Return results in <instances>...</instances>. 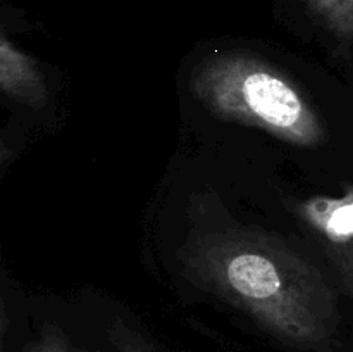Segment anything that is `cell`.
<instances>
[{"label":"cell","instance_id":"obj_7","mask_svg":"<svg viewBox=\"0 0 353 352\" xmlns=\"http://www.w3.org/2000/svg\"><path fill=\"white\" fill-rule=\"evenodd\" d=\"M24 352H76L68 338L54 328H47L37 340L30 342Z\"/></svg>","mask_w":353,"mask_h":352},{"label":"cell","instance_id":"obj_4","mask_svg":"<svg viewBox=\"0 0 353 352\" xmlns=\"http://www.w3.org/2000/svg\"><path fill=\"white\" fill-rule=\"evenodd\" d=\"M0 86L6 95L40 107L47 99V85L37 62L2 37L0 43Z\"/></svg>","mask_w":353,"mask_h":352},{"label":"cell","instance_id":"obj_2","mask_svg":"<svg viewBox=\"0 0 353 352\" xmlns=\"http://www.w3.org/2000/svg\"><path fill=\"white\" fill-rule=\"evenodd\" d=\"M192 90L223 119L261 128L299 147H317L326 140L319 114L293 81L252 55L209 57L192 76Z\"/></svg>","mask_w":353,"mask_h":352},{"label":"cell","instance_id":"obj_3","mask_svg":"<svg viewBox=\"0 0 353 352\" xmlns=\"http://www.w3.org/2000/svg\"><path fill=\"white\" fill-rule=\"evenodd\" d=\"M300 214L326 245L345 285L353 295V186L340 197H312Z\"/></svg>","mask_w":353,"mask_h":352},{"label":"cell","instance_id":"obj_6","mask_svg":"<svg viewBox=\"0 0 353 352\" xmlns=\"http://www.w3.org/2000/svg\"><path fill=\"white\" fill-rule=\"evenodd\" d=\"M109 338L117 352H157L154 345L133 326L116 317L109 330Z\"/></svg>","mask_w":353,"mask_h":352},{"label":"cell","instance_id":"obj_1","mask_svg":"<svg viewBox=\"0 0 353 352\" xmlns=\"http://www.w3.org/2000/svg\"><path fill=\"white\" fill-rule=\"evenodd\" d=\"M185 261L196 282L288 344L319 349L336 330V297L326 278L276 237L254 230L207 235Z\"/></svg>","mask_w":353,"mask_h":352},{"label":"cell","instance_id":"obj_5","mask_svg":"<svg viewBox=\"0 0 353 352\" xmlns=\"http://www.w3.org/2000/svg\"><path fill=\"white\" fill-rule=\"evenodd\" d=\"M312 16L340 40L353 41V0H303Z\"/></svg>","mask_w":353,"mask_h":352}]
</instances>
